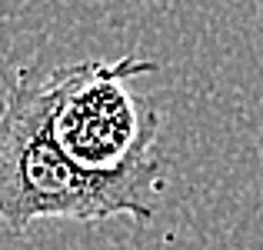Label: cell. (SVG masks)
Segmentation results:
<instances>
[{"label":"cell","instance_id":"obj_1","mask_svg":"<svg viewBox=\"0 0 263 250\" xmlns=\"http://www.w3.org/2000/svg\"><path fill=\"white\" fill-rule=\"evenodd\" d=\"M47 110L44 70L20 67L0 103V220L13 234H24L37 220L100 224L134 217L137 224H150L163 164L123 177L84 173L57 150Z\"/></svg>","mask_w":263,"mask_h":250},{"label":"cell","instance_id":"obj_2","mask_svg":"<svg viewBox=\"0 0 263 250\" xmlns=\"http://www.w3.org/2000/svg\"><path fill=\"white\" fill-rule=\"evenodd\" d=\"M154 70V60L127 53L120 60H84L44 74L50 137L77 170L123 177L163 164L154 150L160 110L127 87V80Z\"/></svg>","mask_w":263,"mask_h":250}]
</instances>
